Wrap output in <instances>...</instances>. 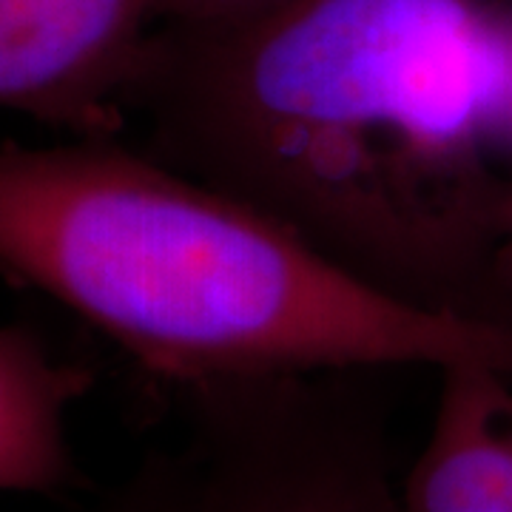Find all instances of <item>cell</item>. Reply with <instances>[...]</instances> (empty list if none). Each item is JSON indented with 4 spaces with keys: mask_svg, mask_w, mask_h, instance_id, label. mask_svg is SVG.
Returning a JSON list of instances; mask_svg holds the SVG:
<instances>
[{
    "mask_svg": "<svg viewBox=\"0 0 512 512\" xmlns=\"http://www.w3.org/2000/svg\"><path fill=\"white\" fill-rule=\"evenodd\" d=\"M160 163L288 225L424 308L512 316L495 279L510 185L512 12L490 0H302L160 23L128 80Z\"/></svg>",
    "mask_w": 512,
    "mask_h": 512,
    "instance_id": "1",
    "label": "cell"
},
{
    "mask_svg": "<svg viewBox=\"0 0 512 512\" xmlns=\"http://www.w3.org/2000/svg\"><path fill=\"white\" fill-rule=\"evenodd\" d=\"M0 274L168 390L404 367L512 379V316L402 299L120 137L0 143Z\"/></svg>",
    "mask_w": 512,
    "mask_h": 512,
    "instance_id": "2",
    "label": "cell"
},
{
    "mask_svg": "<svg viewBox=\"0 0 512 512\" xmlns=\"http://www.w3.org/2000/svg\"><path fill=\"white\" fill-rule=\"evenodd\" d=\"M390 373L188 384L168 512H404Z\"/></svg>",
    "mask_w": 512,
    "mask_h": 512,
    "instance_id": "3",
    "label": "cell"
},
{
    "mask_svg": "<svg viewBox=\"0 0 512 512\" xmlns=\"http://www.w3.org/2000/svg\"><path fill=\"white\" fill-rule=\"evenodd\" d=\"M160 0H0V109L72 137H120Z\"/></svg>",
    "mask_w": 512,
    "mask_h": 512,
    "instance_id": "4",
    "label": "cell"
},
{
    "mask_svg": "<svg viewBox=\"0 0 512 512\" xmlns=\"http://www.w3.org/2000/svg\"><path fill=\"white\" fill-rule=\"evenodd\" d=\"M94 379V367L57 353L46 333L0 325V493L55 498L83 484L69 410Z\"/></svg>",
    "mask_w": 512,
    "mask_h": 512,
    "instance_id": "5",
    "label": "cell"
},
{
    "mask_svg": "<svg viewBox=\"0 0 512 512\" xmlns=\"http://www.w3.org/2000/svg\"><path fill=\"white\" fill-rule=\"evenodd\" d=\"M183 478V453H148L94 512H168Z\"/></svg>",
    "mask_w": 512,
    "mask_h": 512,
    "instance_id": "6",
    "label": "cell"
},
{
    "mask_svg": "<svg viewBox=\"0 0 512 512\" xmlns=\"http://www.w3.org/2000/svg\"><path fill=\"white\" fill-rule=\"evenodd\" d=\"M302 0H160V23L185 29H225L271 18Z\"/></svg>",
    "mask_w": 512,
    "mask_h": 512,
    "instance_id": "7",
    "label": "cell"
},
{
    "mask_svg": "<svg viewBox=\"0 0 512 512\" xmlns=\"http://www.w3.org/2000/svg\"><path fill=\"white\" fill-rule=\"evenodd\" d=\"M495 279L498 288L512 302V185L510 200H507V222H504V237H501V248L495 256Z\"/></svg>",
    "mask_w": 512,
    "mask_h": 512,
    "instance_id": "8",
    "label": "cell"
},
{
    "mask_svg": "<svg viewBox=\"0 0 512 512\" xmlns=\"http://www.w3.org/2000/svg\"><path fill=\"white\" fill-rule=\"evenodd\" d=\"M510 6H512V0H510Z\"/></svg>",
    "mask_w": 512,
    "mask_h": 512,
    "instance_id": "9",
    "label": "cell"
}]
</instances>
